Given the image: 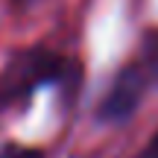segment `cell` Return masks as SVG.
Returning <instances> with one entry per match:
<instances>
[{"label":"cell","instance_id":"3957f363","mask_svg":"<svg viewBox=\"0 0 158 158\" xmlns=\"http://www.w3.org/2000/svg\"><path fill=\"white\" fill-rule=\"evenodd\" d=\"M0 158H44V155L32 147H3L0 149Z\"/></svg>","mask_w":158,"mask_h":158},{"label":"cell","instance_id":"8992f818","mask_svg":"<svg viewBox=\"0 0 158 158\" xmlns=\"http://www.w3.org/2000/svg\"><path fill=\"white\" fill-rule=\"evenodd\" d=\"M18 6H32V3H38V0H15Z\"/></svg>","mask_w":158,"mask_h":158},{"label":"cell","instance_id":"277c9868","mask_svg":"<svg viewBox=\"0 0 158 158\" xmlns=\"http://www.w3.org/2000/svg\"><path fill=\"white\" fill-rule=\"evenodd\" d=\"M143 68H147L149 79H155V82H158V41L152 44V53H149V59H147V64H143Z\"/></svg>","mask_w":158,"mask_h":158},{"label":"cell","instance_id":"7a4b0ae2","mask_svg":"<svg viewBox=\"0 0 158 158\" xmlns=\"http://www.w3.org/2000/svg\"><path fill=\"white\" fill-rule=\"evenodd\" d=\"M152 82L143 64H129L123 68L117 76H114L111 88L106 91V97L100 100V117L111 120V123H120V120L132 117L138 108V102L143 100V91Z\"/></svg>","mask_w":158,"mask_h":158},{"label":"cell","instance_id":"5b68a950","mask_svg":"<svg viewBox=\"0 0 158 158\" xmlns=\"http://www.w3.org/2000/svg\"><path fill=\"white\" fill-rule=\"evenodd\" d=\"M141 158H158V132H155L152 138H149V143H147V147H143Z\"/></svg>","mask_w":158,"mask_h":158},{"label":"cell","instance_id":"6da1fadb","mask_svg":"<svg viewBox=\"0 0 158 158\" xmlns=\"http://www.w3.org/2000/svg\"><path fill=\"white\" fill-rule=\"evenodd\" d=\"M64 70L62 59L44 50H32L27 56L15 59L9 64V70L0 79V102H18L23 97H29L38 85L56 79Z\"/></svg>","mask_w":158,"mask_h":158}]
</instances>
